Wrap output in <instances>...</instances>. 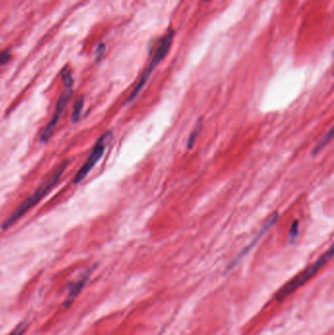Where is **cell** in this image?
I'll list each match as a JSON object with an SVG mask.
<instances>
[{"label": "cell", "instance_id": "30bf717a", "mask_svg": "<svg viewBox=\"0 0 334 335\" xmlns=\"http://www.w3.org/2000/svg\"><path fill=\"white\" fill-rule=\"evenodd\" d=\"M201 130H202V120L199 119L196 125H195V127L193 128L192 132L189 135V138H188V140H187V149H191L194 146V144L196 142L197 138H198Z\"/></svg>", "mask_w": 334, "mask_h": 335}, {"label": "cell", "instance_id": "9a60e30c", "mask_svg": "<svg viewBox=\"0 0 334 335\" xmlns=\"http://www.w3.org/2000/svg\"><path fill=\"white\" fill-rule=\"evenodd\" d=\"M27 325L25 323H20L13 331H11V333L8 335H22L24 333V331L26 330Z\"/></svg>", "mask_w": 334, "mask_h": 335}, {"label": "cell", "instance_id": "6da1fadb", "mask_svg": "<svg viewBox=\"0 0 334 335\" xmlns=\"http://www.w3.org/2000/svg\"><path fill=\"white\" fill-rule=\"evenodd\" d=\"M69 164H70L69 161H64L60 166H58L56 170L53 172V174L44 182H42L31 196L24 200L22 204L18 206V208L5 219V221L2 225V230L5 231L14 226L21 217H24L30 210L35 208L48 193H50L51 190L58 184L62 175L67 170Z\"/></svg>", "mask_w": 334, "mask_h": 335}, {"label": "cell", "instance_id": "3957f363", "mask_svg": "<svg viewBox=\"0 0 334 335\" xmlns=\"http://www.w3.org/2000/svg\"><path fill=\"white\" fill-rule=\"evenodd\" d=\"M174 37H175V32L173 30H171L162 40H160V42H159V44H158L157 47L155 49V53H154L152 59L150 61L146 70L144 71V73L142 74L141 78L138 80L136 88L134 89L133 93L130 95V97L128 99V102H131L134 99H136V97L138 95V93L141 91V89L144 87V85L148 81V79L150 78V76L152 75L155 68L159 65V63L166 57V55L168 54V52H169V50L172 46Z\"/></svg>", "mask_w": 334, "mask_h": 335}, {"label": "cell", "instance_id": "7a4b0ae2", "mask_svg": "<svg viewBox=\"0 0 334 335\" xmlns=\"http://www.w3.org/2000/svg\"><path fill=\"white\" fill-rule=\"evenodd\" d=\"M333 256V247L331 246L327 252H325L322 256L319 257L312 266L307 268L303 273L300 275L295 276L293 279H291L288 283H286L275 295L277 301H281L284 298L288 297L296 291L299 287L304 285L308 280H310L313 276H315Z\"/></svg>", "mask_w": 334, "mask_h": 335}, {"label": "cell", "instance_id": "5b68a950", "mask_svg": "<svg viewBox=\"0 0 334 335\" xmlns=\"http://www.w3.org/2000/svg\"><path fill=\"white\" fill-rule=\"evenodd\" d=\"M73 95V87H65L64 86V90L62 91L61 95H60L56 107H55V111L54 114L52 116V118L50 120V122L47 124V126L44 128L41 136H40V141L42 143L47 142L50 138H52V136L55 133V130L58 126L60 119L62 117V114L64 113V111L66 110L68 103L70 101V99Z\"/></svg>", "mask_w": 334, "mask_h": 335}, {"label": "cell", "instance_id": "ba28073f", "mask_svg": "<svg viewBox=\"0 0 334 335\" xmlns=\"http://www.w3.org/2000/svg\"><path fill=\"white\" fill-rule=\"evenodd\" d=\"M83 106H84V99L82 96H80L74 103L73 113H72V117H71L73 123H78L79 122V119L81 117V114H82Z\"/></svg>", "mask_w": 334, "mask_h": 335}, {"label": "cell", "instance_id": "9c48e42d", "mask_svg": "<svg viewBox=\"0 0 334 335\" xmlns=\"http://www.w3.org/2000/svg\"><path fill=\"white\" fill-rule=\"evenodd\" d=\"M332 138H333V129L332 128H330L329 129V131L327 132V134L322 138V139L315 145V147L314 148V150H313V155L314 156H315V155H317L328 143H329V141L332 139Z\"/></svg>", "mask_w": 334, "mask_h": 335}, {"label": "cell", "instance_id": "8992f818", "mask_svg": "<svg viewBox=\"0 0 334 335\" xmlns=\"http://www.w3.org/2000/svg\"><path fill=\"white\" fill-rule=\"evenodd\" d=\"M278 217H279L278 213H275V214H273L271 217H269V219L264 224V226L262 227V229L258 232V234H257L255 238L253 239V241L249 244V246H247V247L241 252V254H239L238 256L236 257V260L232 263V265H231V267H230L229 269H232L233 267H235L236 264H237L243 257L245 256L246 254H248V252H250V251L254 248V246H256V244L261 240V238L264 237V236H265V235H266V234H267V233H268V232L275 226L276 220L278 219Z\"/></svg>", "mask_w": 334, "mask_h": 335}, {"label": "cell", "instance_id": "52a82bcc", "mask_svg": "<svg viewBox=\"0 0 334 335\" xmlns=\"http://www.w3.org/2000/svg\"><path fill=\"white\" fill-rule=\"evenodd\" d=\"M88 277H89V274L87 273V274H85V275L81 276L79 280L73 285V287L70 290V293L68 295V298H67V301L65 303V305L67 307H69L74 302V300L77 298V296L79 295V292L81 291V289L84 287L86 281L88 280Z\"/></svg>", "mask_w": 334, "mask_h": 335}, {"label": "cell", "instance_id": "8fae6325", "mask_svg": "<svg viewBox=\"0 0 334 335\" xmlns=\"http://www.w3.org/2000/svg\"><path fill=\"white\" fill-rule=\"evenodd\" d=\"M61 78L63 80V84L65 87H73L74 86V79L72 76V71L69 66H66L61 71Z\"/></svg>", "mask_w": 334, "mask_h": 335}, {"label": "cell", "instance_id": "5bb4252c", "mask_svg": "<svg viewBox=\"0 0 334 335\" xmlns=\"http://www.w3.org/2000/svg\"><path fill=\"white\" fill-rule=\"evenodd\" d=\"M105 52H106V45L104 43H100L95 50V59L97 62L104 57Z\"/></svg>", "mask_w": 334, "mask_h": 335}, {"label": "cell", "instance_id": "277c9868", "mask_svg": "<svg viewBox=\"0 0 334 335\" xmlns=\"http://www.w3.org/2000/svg\"><path fill=\"white\" fill-rule=\"evenodd\" d=\"M112 140H113V133L111 131H107L98 138L89 156L86 159L82 167L79 169L77 175L75 176V178H74L75 184H79L88 176V174L91 172L93 167L98 163L99 160L104 155L105 150L107 149L108 145L111 143Z\"/></svg>", "mask_w": 334, "mask_h": 335}, {"label": "cell", "instance_id": "4fadbf2b", "mask_svg": "<svg viewBox=\"0 0 334 335\" xmlns=\"http://www.w3.org/2000/svg\"><path fill=\"white\" fill-rule=\"evenodd\" d=\"M12 58L11 50L10 49H5L0 53V66L6 65Z\"/></svg>", "mask_w": 334, "mask_h": 335}, {"label": "cell", "instance_id": "7c38bea8", "mask_svg": "<svg viewBox=\"0 0 334 335\" xmlns=\"http://www.w3.org/2000/svg\"><path fill=\"white\" fill-rule=\"evenodd\" d=\"M299 236V222L296 220L293 222L289 235H288V242L289 243H294L295 240L297 239V237Z\"/></svg>", "mask_w": 334, "mask_h": 335}]
</instances>
